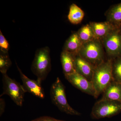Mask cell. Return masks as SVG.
I'll use <instances>...</instances> for the list:
<instances>
[{
	"instance_id": "1",
	"label": "cell",
	"mask_w": 121,
	"mask_h": 121,
	"mask_svg": "<svg viewBox=\"0 0 121 121\" xmlns=\"http://www.w3.org/2000/svg\"><path fill=\"white\" fill-rule=\"evenodd\" d=\"M113 81L112 60L107 59L95 68L92 82L97 98Z\"/></svg>"
},
{
	"instance_id": "2",
	"label": "cell",
	"mask_w": 121,
	"mask_h": 121,
	"mask_svg": "<svg viewBox=\"0 0 121 121\" xmlns=\"http://www.w3.org/2000/svg\"><path fill=\"white\" fill-rule=\"evenodd\" d=\"M104 49L102 42L96 39L83 44L78 55L95 67L106 60Z\"/></svg>"
},
{
	"instance_id": "3",
	"label": "cell",
	"mask_w": 121,
	"mask_h": 121,
	"mask_svg": "<svg viewBox=\"0 0 121 121\" xmlns=\"http://www.w3.org/2000/svg\"><path fill=\"white\" fill-rule=\"evenodd\" d=\"M31 69L40 82L41 83L47 78L51 69L50 50L48 47L41 48L36 51Z\"/></svg>"
},
{
	"instance_id": "4",
	"label": "cell",
	"mask_w": 121,
	"mask_h": 121,
	"mask_svg": "<svg viewBox=\"0 0 121 121\" xmlns=\"http://www.w3.org/2000/svg\"><path fill=\"white\" fill-rule=\"evenodd\" d=\"M50 95L52 103L62 112L72 115L79 116L81 114L68 102L65 86L59 78H56L52 85Z\"/></svg>"
},
{
	"instance_id": "5",
	"label": "cell",
	"mask_w": 121,
	"mask_h": 121,
	"mask_svg": "<svg viewBox=\"0 0 121 121\" xmlns=\"http://www.w3.org/2000/svg\"><path fill=\"white\" fill-rule=\"evenodd\" d=\"M121 111L120 102L109 99H100L93 106L91 117L93 119L110 117L117 115Z\"/></svg>"
},
{
	"instance_id": "6",
	"label": "cell",
	"mask_w": 121,
	"mask_h": 121,
	"mask_svg": "<svg viewBox=\"0 0 121 121\" xmlns=\"http://www.w3.org/2000/svg\"><path fill=\"white\" fill-rule=\"evenodd\" d=\"M2 75L3 91L0 97L5 95H8L17 105L22 106L25 94L26 93L23 86L9 78L7 74Z\"/></svg>"
},
{
	"instance_id": "7",
	"label": "cell",
	"mask_w": 121,
	"mask_h": 121,
	"mask_svg": "<svg viewBox=\"0 0 121 121\" xmlns=\"http://www.w3.org/2000/svg\"><path fill=\"white\" fill-rule=\"evenodd\" d=\"M100 41L108 59H113L121 55V35L119 28L108 34Z\"/></svg>"
},
{
	"instance_id": "8",
	"label": "cell",
	"mask_w": 121,
	"mask_h": 121,
	"mask_svg": "<svg viewBox=\"0 0 121 121\" xmlns=\"http://www.w3.org/2000/svg\"><path fill=\"white\" fill-rule=\"evenodd\" d=\"M65 76L66 79L76 88L97 98L96 92L92 82L89 81L76 72Z\"/></svg>"
},
{
	"instance_id": "9",
	"label": "cell",
	"mask_w": 121,
	"mask_h": 121,
	"mask_svg": "<svg viewBox=\"0 0 121 121\" xmlns=\"http://www.w3.org/2000/svg\"><path fill=\"white\" fill-rule=\"evenodd\" d=\"M16 65L23 82L22 86L26 93L29 92L37 97L43 99L45 97V93L41 83L37 80H32L28 78L22 72L17 63Z\"/></svg>"
},
{
	"instance_id": "10",
	"label": "cell",
	"mask_w": 121,
	"mask_h": 121,
	"mask_svg": "<svg viewBox=\"0 0 121 121\" xmlns=\"http://www.w3.org/2000/svg\"><path fill=\"white\" fill-rule=\"evenodd\" d=\"M75 68L76 72L92 82L95 67L84 60L78 54L75 56Z\"/></svg>"
},
{
	"instance_id": "11",
	"label": "cell",
	"mask_w": 121,
	"mask_h": 121,
	"mask_svg": "<svg viewBox=\"0 0 121 121\" xmlns=\"http://www.w3.org/2000/svg\"><path fill=\"white\" fill-rule=\"evenodd\" d=\"M92 27L96 39L101 40L113 30L118 28V26L110 22H90L89 23Z\"/></svg>"
},
{
	"instance_id": "12",
	"label": "cell",
	"mask_w": 121,
	"mask_h": 121,
	"mask_svg": "<svg viewBox=\"0 0 121 121\" xmlns=\"http://www.w3.org/2000/svg\"><path fill=\"white\" fill-rule=\"evenodd\" d=\"M102 94L101 99L117 101L121 103V83L113 81Z\"/></svg>"
},
{
	"instance_id": "13",
	"label": "cell",
	"mask_w": 121,
	"mask_h": 121,
	"mask_svg": "<svg viewBox=\"0 0 121 121\" xmlns=\"http://www.w3.org/2000/svg\"><path fill=\"white\" fill-rule=\"evenodd\" d=\"M75 56L63 50L60 55V61L64 75L76 72L75 68Z\"/></svg>"
},
{
	"instance_id": "14",
	"label": "cell",
	"mask_w": 121,
	"mask_h": 121,
	"mask_svg": "<svg viewBox=\"0 0 121 121\" xmlns=\"http://www.w3.org/2000/svg\"><path fill=\"white\" fill-rule=\"evenodd\" d=\"M83 43L77 32L73 33L65 42L63 50L76 56L78 54Z\"/></svg>"
},
{
	"instance_id": "15",
	"label": "cell",
	"mask_w": 121,
	"mask_h": 121,
	"mask_svg": "<svg viewBox=\"0 0 121 121\" xmlns=\"http://www.w3.org/2000/svg\"><path fill=\"white\" fill-rule=\"evenodd\" d=\"M105 15L107 21L119 26L121 23V2L111 7Z\"/></svg>"
},
{
	"instance_id": "16",
	"label": "cell",
	"mask_w": 121,
	"mask_h": 121,
	"mask_svg": "<svg viewBox=\"0 0 121 121\" xmlns=\"http://www.w3.org/2000/svg\"><path fill=\"white\" fill-rule=\"evenodd\" d=\"M84 12L80 8L75 4L70 6L68 17L70 23L73 24H78L82 21L84 17Z\"/></svg>"
},
{
	"instance_id": "17",
	"label": "cell",
	"mask_w": 121,
	"mask_h": 121,
	"mask_svg": "<svg viewBox=\"0 0 121 121\" xmlns=\"http://www.w3.org/2000/svg\"><path fill=\"white\" fill-rule=\"evenodd\" d=\"M77 32L83 44L97 39L94 30L89 24L82 27Z\"/></svg>"
},
{
	"instance_id": "18",
	"label": "cell",
	"mask_w": 121,
	"mask_h": 121,
	"mask_svg": "<svg viewBox=\"0 0 121 121\" xmlns=\"http://www.w3.org/2000/svg\"><path fill=\"white\" fill-rule=\"evenodd\" d=\"M111 60L113 81L121 83V55Z\"/></svg>"
},
{
	"instance_id": "19",
	"label": "cell",
	"mask_w": 121,
	"mask_h": 121,
	"mask_svg": "<svg viewBox=\"0 0 121 121\" xmlns=\"http://www.w3.org/2000/svg\"><path fill=\"white\" fill-rule=\"evenodd\" d=\"M8 52H0V71L2 74H7V71L12 65Z\"/></svg>"
},
{
	"instance_id": "20",
	"label": "cell",
	"mask_w": 121,
	"mask_h": 121,
	"mask_svg": "<svg viewBox=\"0 0 121 121\" xmlns=\"http://www.w3.org/2000/svg\"><path fill=\"white\" fill-rule=\"evenodd\" d=\"M0 51L2 52H8L9 48L8 42L1 30H0Z\"/></svg>"
},
{
	"instance_id": "21",
	"label": "cell",
	"mask_w": 121,
	"mask_h": 121,
	"mask_svg": "<svg viewBox=\"0 0 121 121\" xmlns=\"http://www.w3.org/2000/svg\"><path fill=\"white\" fill-rule=\"evenodd\" d=\"M31 121H65L59 120L48 116H43L36 118Z\"/></svg>"
},
{
	"instance_id": "22",
	"label": "cell",
	"mask_w": 121,
	"mask_h": 121,
	"mask_svg": "<svg viewBox=\"0 0 121 121\" xmlns=\"http://www.w3.org/2000/svg\"><path fill=\"white\" fill-rule=\"evenodd\" d=\"M5 103L4 99L2 98L0 99V116H1L5 111Z\"/></svg>"
},
{
	"instance_id": "23",
	"label": "cell",
	"mask_w": 121,
	"mask_h": 121,
	"mask_svg": "<svg viewBox=\"0 0 121 121\" xmlns=\"http://www.w3.org/2000/svg\"><path fill=\"white\" fill-rule=\"evenodd\" d=\"M118 27H119V32H120V34L121 35V23L119 24V26H118Z\"/></svg>"
}]
</instances>
